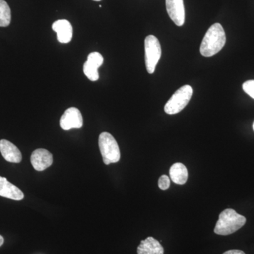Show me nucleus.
Listing matches in <instances>:
<instances>
[{"mask_svg":"<svg viewBox=\"0 0 254 254\" xmlns=\"http://www.w3.org/2000/svg\"><path fill=\"white\" fill-rule=\"evenodd\" d=\"M53 30L58 35V40L60 43H69L73 36V28L67 20L61 19L55 21L53 24Z\"/></svg>","mask_w":254,"mask_h":254,"instance_id":"9b49d317","label":"nucleus"},{"mask_svg":"<svg viewBox=\"0 0 254 254\" xmlns=\"http://www.w3.org/2000/svg\"><path fill=\"white\" fill-rule=\"evenodd\" d=\"M3 244H4V238L0 235V247L2 246Z\"/></svg>","mask_w":254,"mask_h":254,"instance_id":"6ab92c4d","label":"nucleus"},{"mask_svg":"<svg viewBox=\"0 0 254 254\" xmlns=\"http://www.w3.org/2000/svg\"><path fill=\"white\" fill-rule=\"evenodd\" d=\"M226 43L225 32L220 23L212 25L205 33L200 47V54L210 58L218 53Z\"/></svg>","mask_w":254,"mask_h":254,"instance_id":"f257e3e1","label":"nucleus"},{"mask_svg":"<svg viewBox=\"0 0 254 254\" xmlns=\"http://www.w3.org/2000/svg\"><path fill=\"white\" fill-rule=\"evenodd\" d=\"M31 163L37 171H43L53 164V154L44 148H38L32 153Z\"/></svg>","mask_w":254,"mask_h":254,"instance_id":"1a4fd4ad","label":"nucleus"},{"mask_svg":"<svg viewBox=\"0 0 254 254\" xmlns=\"http://www.w3.org/2000/svg\"><path fill=\"white\" fill-rule=\"evenodd\" d=\"M94 1H101V0H94Z\"/></svg>","mask_w":254,"mask_h":254,"instance_id":"aec40b11","label":"nucleus"},{"mask_svg":"<svg viewBox=\"0 0 254 254\" xmlns=\"http://www.w3.org/2000/svg\"><path fill=\"white\" fill-rule=\"evenodd\" d=\"M83 126V117L79 110L70 108L64 112L60 119V127L64 130L80 128Z\"/></svg>","mask_w":254,"mask_h":254,"instance_id":"0eeeda50","label":"nucleus"},{"mask_svg":"<svg viewBox=\"0 0 254 254\" xmlns=\"http://www.w3.org/2000/svg\"><path fill=\"white\" fill-rule=\"evenodd\" d=\"M0 195L15 200H21L24 194L17 187L10 183L5 177L0 176Z\"/></svg>","mask_w":254,"mask_h":254,"instance_id":"f8f14e48","label":"nucleus"},{"mask_svg":"<svg viewBox=\"0 0 254 254\" xmlns=\"http://www.w3.org/2000/svg\"><path fill=\"white\" fill-rule=\"evenodd\" d=\"M161 54V46L158 38L152 35L147 36L145 39V61L148 73H154Z\"/></svg>","mask_w":254,"mask_h":254,"instance_id":"39448f33","label":"nucleus"},{"mask_svg":"<svg viewBox=\"0 0 254 254\" xmlns=\"http://www.w3.org/2000/svg\"><path fill=\"white\" fill-rule=\"evenodd\" d=\"M193 95V88L185 85L177 90L165 106V112L168 115H175L185 109Z\"/></svg>","mask_w":254,"mask_h":254,"instance_id":"20e7f679","label":"nucleus"},{"mask_svg":"<svg viewBox=\"0 0 254 254\" xmlns=\"http://www.w3.org/2000/svg\"><path fill=\"white\" fill-rule=\"evenodd\" d=\"M253 127H254V123Z\"/></svg>","mask_w":254,"mask_h":254,"instance_id":"412c9836","label":"nucleus"},{"mask_svg":"<svg viewBox=\"0 0 254 254\" xmlns=\"http://www.w3.org/2000/svg\"><path fill=\"white\" fill-rule=\"evenodd\" d=\"M103 56L99 53L93 52L88 55L87 61L83 64V72L91 81H98L99 78L98 68L103 64Z\"/></svg>","mask_w":254,"mask_h":254,"instance_id":"423d86ee","label":"nucleus"},{"mask_svg":"<svg viewBox=\"0 0 254 254\" xmlns=\"http://www.w3.org/2000/svg\"><path fill=\"white\" fill-rule=\"evenodd\" d=\"M0 153L9 163H19L22 160L21 151L16 145L7 140H0Z\"/></svg>","mask_w":254,"mask_h":254,"instance_id":"9d476101","label":"nucleus"},{"mask_svg":"<svg viewBox=\"0 0 254 254\" xmlns=\"http://www.w3.org/2000/svg\"><path fill=\"white\" fill-rule=\"evenodd\" d=\"M170 178L177 185H183L188 180V170L181 163L173 164L170 170Z\"/></svg>","mask_w":254,"mask_h":254,"instance_id":"4468645a","label":"nucleus"},{"mask_svg":"<svg viewBox=\"0 0 254 254\" xmlns=\"http://www.w3.org/2000/svg\"><path fill=\"white\" fill-rule=\"evenodd\" d=\"M98 144L105 165H108L120 161L121 157L120 148L118 142L113 135L108 132L100 133Z\"/></svg>","mask_w":254,"mask_h":254,"instance_id":"7ed1b4c3","label":"nucleus"},{"mask_svg":"<svg viewBox=\"0 0 254 254\" xmlns=\"http://www.w3.org/2000/svg\"><path fill=\"white\" fill-rule=\"evenodd\" d=\"M223 254H246L245 252L241 250H230L225 252Z\"/></svg>","mask_w":254,"mask_h":254,"instance_id":"a211bd4d","label":"nucleus"},{"mask_svg":"<svg viewBox=\"0 0 254 254\" xmlns=\"http://www.w3.org/2000/svg\"><path fill=\"white\" fill-rule=\"evenodd\" d=\"M247 219L237 213L234 209L227 208L219 215L214 232L219 235H231L242 228L245 225Z\"/></svg>","mask_w":254,"mask_h":254,"instance_id":"f03ea898","label":"nucleus"},{"mask_svg":"<svg viewBox=\"0 0 254 254\" xmlns=\"http://www.w3.org/2000/svg\"><path fill=\"white\" fill-rule=\"evenodd\" d=\"M138 254H164V248L160 242L153 237H149L141 241L138 248Z\"/></svg>","mask_w":254,"mask_h":254,"instance_id":"ddd939ff","label":"nucleus"},{"mask_svg":"<svg viewBox=\"0 0 254 254\" xmlns=\"http://www.w3.org/2000/svg\"><path fill=\"white\" fill-rule=\"evenodd\" d=\"M243 89L245 93L254 99V80H250L244 83Z\"/></svg>","mask_w":254,"mask_h":254,"instance_id":"dca6fc26","label":"nucleus"},{"mask_svg":"<svg viewBox=\"0 0 254 254\" xmlns=\"http://www.w3.org/2000/svg\"><path fill=\"white\" fill-rule=\"evenodd\" d=\"M166 9L170 18L177 26L185 22V8L184 0H166Z\"/></svg>","mask_w":254,"mask_h":254,"instance_id":"6e6552de","label":"nucleus"},{"mask_svg":"<svg viewBox=\"0 0 254 254\" xmlns=\"http://www.w3.org/2000/svg\"><path fill=\"white\" fill-rule=\"evenodd\" d=\"M170 186V178L167 175H162L158 180V187L160 190H167Z\"/></svg>","mask_w":254,"mask_h":254,"instance_id":"f3484780","label":"nucleus"},{"mask_svg":"<svg viewBox=\"0 0 254 254\" xmlns=\"http://www.w3.org/2000/svg\"><path fill=\"white\" fill-rule=\"evenodd\" d=\"M11 9L7 2L0 0V27H7L11 23Z\"/></svg>","mask_w":254,"mask_h":254,"instance_id":"2eb2a0df","label":"nucleus"}]
</instances>
